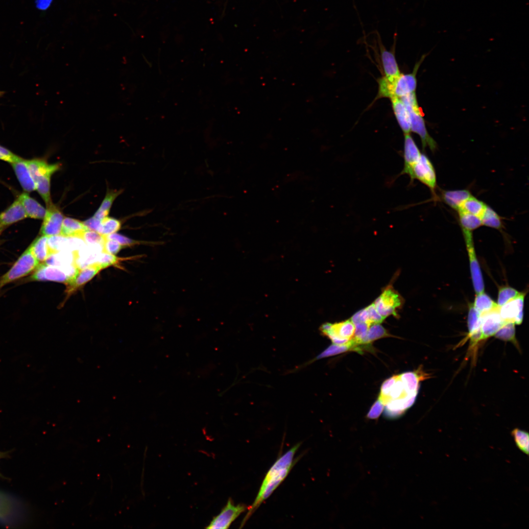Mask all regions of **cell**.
<instances>
[{"mask_svg":"<svg viewBox=\"0 0 529 529\" xmlns=\"http://www.w3.org/2000/svg\"><path fill=\"white\" fill-rule=\"evenodd\" d=\"M301 443H298L280 457L266 474L259 492L253 504L243 520V526L264 501L268 498L274 490L285 480L294 466V456Z\"/></svg>","mask_w":529,"mask_h":529,"instance_id":"cell-1","label":"cell"},{"mask_svg":"<svg viewBox=\"0 0 529 529\" xmlns=\"http://www.w3.org/2000/svg\"><path fill=\"white\" fill-rule=\"evenodd\" d=\"M39 265V261L28 247L12 267L0 277V289L10 282L27 275Z\"/></svg>","mask_w":529,"mask_h":529,"instance_id":"cell-2","label":"cell"},{"mask_svg":"<svg viewBox=\"0 0 529 529\" xmlns=\"http://www.w3.org/2000/svg\"><path fill=\"white\" fill-rule=\"evenodd\" d=\"M404 299L392 286L386 287L373 302L379 313L385 318L392 315L397 316V310L403 305Z\"/></svg>","mask_w":529,"mask_h":529,"instance_id":"cell-3","label":"cell"},{"mask_svg":"<svg viewBox=\"0 0 529 529\" xmlns=\"http://www.w3.org/2000/svg\"><path fill=\"white\" fill-rule=\"evenodd\" d=\"M462 230L469 262L472 282L476 294L484 291L482 274L474 247L472 231Z\"/></svg>","mask_w":529,"mask_h":529,"instance_id":"cell-4","label":"cell"},{"mask_svg":"<svg viewBox=\"0 0 529 529\" xmlns=\"http://www.w3.org/2000/svg\"><path fill=\"white\" fill-rule=\"evenodd\" d=\"M320 330L333 344L344 345L353 337L355 326L350 319L334 324L326 323L321 326Z\"/></svg>","mask_w":529,"mask_h":529,"instance_id":"cell-5","label":"cell"},{"mask_svg":"<svg viewBox=\"0 0 529 529\" xmlns=\"http://www.w3.org/2000/svg\"><path fill=\"white\" fill-rule=\"evenodd\" d=\"M409 176L410 182L414 179L420 181L434 192L436 187V176L434 167L424 154H421L418 161L412 167Z\"/></svg>","mask_w":529,"mask_h":529,"instance_id":"cell-6","label":"cell"},{"mask_svg":"<svg viewBox=\"0 0 529 529\" xmlns=\"http://www.w3.org/2000/svg\"><path fill=\"white\" fill-rule=\"evenodd\" d=\"M381 53L382 63L385 73V77L389 81H394L401 74L395 56V48L397 34L394 35V42L390 50H387L382 44L381 36L377 30H375Z\"/></svg>","mask_w":529,"mask_h":529,"instance_id":"cell-7","label":"cell"},{"mask_svg":"<svg viewBox=\"0 0 529 529\" xmlns=\"http://www.w3.org/2000/svg\"><path fill=\"white\" fill-rule=\"evenodd\" d=\"M247 508V506L243 504L234 505L232 499L230 498L220 513L213 519L206 528L227 529Z\"/></svg>","mask_w":529,"mask_h":529,"instance_id":"cell-8","label":"cell"},{"mask_svg":"<svg viewBox=\"0 0 529 529\" xmlns=\"http://www.w3.org/2000/svg\"><path fill=\"white\" fill-rule=\"evenodd\" d=\"M410 122V131L417 134L420 137L423 148L428 146L434 151L437 147L435 141L428 133L420 107L417 106L408 111Z\"/></svg>","mask_w":529,"mask_h":529,"instance_id":"cell-9","label":"cell"},{"mask_svg":"<svg viewBox=\"0 0 529 529\" xmlns=\"http://www.w3.org/2000/svg\"><path fill=\"white\" fill-rule=\"evenodd\" d=\"M425 57V56L423 55L420 60L416 64L412 73H401L393 82H392L391 98L394 97L401 98L415 92L417 86L416 74Z\"/></svg>","mask_w":529,"mask_h":529,"instance_id":"cell-10","label":"cell"},{"mask_svg":"<svg viewBox=\"0 0 529 529\" xmlns=\"http://www.w3.org/2000/svg\"><path fill=\"white\" fill-rule=\"evenodd\" d=\"M31 277L34 281H51L68 284L71 280L65 266L60 267L47 264H39Z\"/></svg>","mask_w":529,"mask_h":529,"instance_id":"cell-11","label":"cell"},{"mask_svg":"<svg viewBox=\"0 0 529 529\" xmlns=\"http://www.w3.org/2000/svg\"><path fill=\"white\" fill-rule=\"evenodd\" d=\"M526 293L518 296L499 308L501 316L505 322H511L517 325L522 324L524 316V305Z\"/></svg>","mask_w":529,"mask_h":529,"instance_id":"cell-12","label":"cell"},{"mask_svg":"<svg viewBox=\"0 0 529 529\" xmlns=\"http://www.w3.org/2000/svg\"><path fill=\"white\" fill-rule=\"evenodd\" d=\"M40 232L45 236L60 235L63 215L52 203L47 207Z\"/></svg>","mask_w":529,"mask_h":529,"instance_id":"cell-13","label":"cell"},{"mask_svg":"<svg viewBox=\"0 0 529 529\" xmlns=\"http://www.w3.org/2000/svg\"><path fill=\"white\" fill-rule=\"evenodd\" d=\"M499 309L481 315V331L483 340L494 336L506 323L501 316Z\"/></svg>","mask_w":529,"mask_h":529,"instance_id":"cell-14","label":"cell"},{"mask_svg":"<svg viewBox=\"0 0 529 529\" xmlns=\"http://www.w3.org/2000/svg\"><path fill=\"white\" fill-rule=\"evenodd\" d=\"M421 154L410 134H404V168L399 175H409L412 167L419 159Z\"/></svg>","mask_w":529,"mask_h":529,"instance_id":"cell-15","label":"cell"},{"mask_svg":"<svg viewBox=\"0 0 529 529\" xmlns=\"http://www.w3.org/2000/svg\"><path fill=\"white\" fill-rule=\"evenodd\" d=\"M26 217L23 206L17 198L0 214V229L3 230L7 226Z\"/></svg>","mask_w":529,"mask_h":529,"instance_id":"cell-16","label":"cell"},{"mask_svg":"<svg viewBox=\"0 0 529 529\" xmlns=\"http://www.w3.org/2000/svg\"><path fill=\"white\" fill-rule=\"evenodd\" d=\"M416 394H411L406 397L391 400L385 405V414L389 418H395L402 415L414 403Z\"/></svg>","mask_w":529,"mask_h":529,"instance_id":"cell-17","label":"cell"},{"mask_svg":"<svg viewBox=\"0 0 529 529\" xmlns=\"http://www.w3.org/2000/svg\"><path fill=\"white\" fill-rule=\"evenodd\" d=\"M17 178L25 192L36 190V186L25 160L23 158L11 164Z\"/></svg>","mask_w":529,"mask_h":529,"instance_id":"cell-18","label":"cell"},{"mask_svg":"<svg viewBox=\"0 0 529 529\" xmlns=\"http://www.w3.org/2000/svg\"><path fill=\"white\" fill-rule=\"evenodd\" d=\"M406 391L409 394H417L421 381L431 378V376L424 372L421 368L415 372H407L399 375Z\"/></svg>","mask_w":529,"mask_h":529,"instance_id":"cell-19","label":"cell"},{"mask_svg":"<svg viewBox=\"0 0 529 529\" xmlns=\"http://www.w3.org/2000/svg\"><path fill=\"white\" fill-rule=\"evenodd\" d=\"M25 162L33 180L40 176H51L60 168L59 164H50L40 159L25 160Z\"/></svg>","mask_w":529,"mask_h":529,"instance_id":"cell-20","label":"cell"},{"mask_svg":"<svg viewBox=\"0 0 529 529\" xmlns=\"http://www.w3.org/2000/svg\"><path fill=\"white\" fill-rule=\"evenodd\" d=\"M18 198L23 206L27 217L34 219L44 218L46 210L26 192L22 193Z\"/></svg>","mask_w":529,"mask_h":529,"instance_id":"cell-21","label":"cell"},{"mask_svg":"<svg viewBox=\"0 0 529 529\" xmlns=\"http://www.w3.org/2000/svg\"><path fill=\"white\" fill-rule=\"evenodd\" d=\"M392 107L398 123L404 134L409 133L410 122L409 114L400 98H390Z\"/></svg>","mask_w":529,"mask_h":529,"instance_id":"cell-22","label":"cell"},{"mask_svg":"<svg viewBox=\"0 0 529 529\" xmlns=\"http://www.w3.org/2000/svg\"><path fill=\"white\" fill-rule=\"evenodd\" d=\"M102 269L100 265L95 263L80 269L74 279L68 284L67 291L71 292L82 286L92 279Z\"/></svg>","mask_w":529,"mask_h":529,"instance_id":"cell-23","label":"cell"},{"mask_svg":"<svg viewBox=\"0 0 529 529\" xmlns=\"http://www.w3.org/2000/svg\"><path fill=\"white\" fill-rule=\"evenodd\" d=\"M471 195V193L467 190L443 191L441 198L446 204L457 211L462 204Z\"/></svg>","mask_w":529,"mask_h":529,"instance_id":"cell-24","label":"cell"},{"mask_svg":"<svg viewBox=\"0 0 529 529\" xmlns=\"http://www.w3.org/2000/svg\"><path fill=\"white\" fill-rule=\"evenodd\" d=\"M87 230H89L88 229L82 222L72 218L65 217L63 220L60 235L81 238L82 234Z\"/></svg>","mask_w":529,"mask_h":529,"instance_id":"cell-25","label":"cell"},{"mask_svg":"<svg viewBox=\"0 0 529 529\" xmlns=\"http://www.w3.org/2000/svg\"><path fill=\"white\" fill-rule=\"evenodd\" d=\"M350 351H356L360 354L362 353V350L359 345L355 344L351 339L348 343L344 345H337L333 343L317 356L314 360L331 357Z\"/></svg>","mask_w":529,"mask_h":529,"instance_id":"cell-26","label":"cell"},{"mask_svg":"<svg viewBox=\"0 0 529 529\" xmlns=\"http://www.w3.org/2000/svg\"><path fill=\"white\" fill-rule=\"evenodd\" d=\"M48 237L42 235L29 246L31 252L39 261L45 262L51 255L48 244Z\"/></svg>","mask_w":529,"mask_h":529,"instance_id":"cell-27","label":"cell"},{"mask_svg":"<svg viewBox=\"0 0 529 529\" xmlns=\"http://www.w3.org/2000/svg\"><path fill=\"white\" fill-rule=\"evenodd\" d=\"M472 304L481 315L499 309L497 303L484 291L476 294Z\"/></svg>","mask_w":529,"mask_h":529,"instance_id":"cell-28","label":"cell"},{"mask_svg":"<svg viewBox=\"0 0 529 529\" xmlns=\"http://www.w3.org/2000/svg\"><path fill=\"white\" fill-rule=\"evenodd\" d=\"M45 262L47 264L60 267L75 264L74 252L60 251L51 254Z\"/></svg>","mask_w":529,"mask_h":529,"instance_id":"cell-29","label":"cell"},{"mask_svg":"<svg viewBox=\"0 0 529 529\" xmlns=\"http://www.w3.org/2000/svg\"><path fill=\"white\" fill-rule=\"evenodd\" d=\"M481 314L475 308L473 304L470 303L468 307L467 316L468 334L466 340L472 336L481 335Z\"/></svg>","mask_w":529,"mask_h":529,"instance_id":"cell-30","label":"cell"},{"mask_svg":"<svg viewBox=\"0 0 529 529\" xmlns=\"http://www.w3.org/2000/svg\"><path fill=\"white\" fill-rule=\"evenodd\" d=\"M486 206L484 202L471 195L457 211H462L481 217Z\"/></svg>","mask_w":529,"mask_h":529,"instance_id":"cell-31","label":"cell"},{"mask_svg":"<svg viewBox=\"0 0 529 529\" xmlns=\"http://www.w3.org/2000/svg\"><path fill=\"white\" fill-rule=\"evenodd\" d=\"M515 325L514 323L511 322L505 323L494 336L498 339L512 342L520 350L519 345L516 338Z\"/></svg>","mask_w":529,"mask_h":529,"instance_id":"cell-32","label":"cell"},{"mask_svg":"<svg viewBox=\"0 0 529 529\" xmlns=\"http://www.w3.org/2000/svg\"><path fill=\"white\" fill-rule=\"evenodd\" d=\"M391 336L387 331L380 324H374L370 326L365 337L362 340L361 345L368 348L371 343L379 338Z\"/></svg>","mask_w":529,"mask_h":529,"instance_id":"cell-33","label":"cell"},{"mask_svg":"<svg viewBox=\"0 0 529 529\" xmlns=\"http://www.w3.org/2000/svg\"><path fill=\"white\" fill-rule=\"evenodd\" d=\"M480 218L483 225L498 230L503 227L501 217L487 205Z\"/></svg>","mask_w":529,"mask_h":529,"instance_id":"cell-34","label":"cell"},{"mask_svg":"<svg viewBox=\"0 0 529 529\" xmlns=\"http://www.w3.org/2000/svg\"><path fill=\"white\" fill-rule=\"evenodd\" d=\"M121 190H110L108 192L99 208L94 216L101 220L107 216L114 200L121 192Z\"/></svg>","mask_w":529,"mask_h":529,"instance_id":"cell-35","label":"cell"},{"mask_svg":"<svg viewBox=\"0 0 529 529\" xmlns=\"http://www.w3.org/2000/svg\"><path fill=\"white\" fill-rule=\"evenodd\" d=\"M461 229L473 231L482 225L480 217L462 211H457Z\"/></svg>","mask_w":529,"mask_h":529,"instance_id":"cell-36","label":"cell"},{"mask_svg":"<svg viewBox=\"0 0 529 529\" xmlns=\"http://www.w3.org/2000/svg\"><path fill=\"white\" fill-rule=\"evenodd\" d=\"M517 447L523 453L529 454V434L528 432L515 428L511 433Z\"/></svg>","mask_w":529,"mask_h":529,"instance_id":"cell-37","label":"cell"},{"mask_svg":"<svg viewBox=\"0 0 529 529\" xmlns=\"http://www.w3.org/2000/svg\"><path fill=\"white\" fill-rule=\"evenodd\" d=\"M521 293V292H519L515 289L509 286L500 287L498 290V299L496 303L500 308L507 302L518 296Z\"/></svg>","mask_w":529,"mask_h":529,"instance_id":"cell-38","label":"cell"},{"mask_svg":"<svg viewBox=\"0 0 529 529\" xmlns=\"http://www.w3.org/2000/svg\"><path fill=\"white\" fill-rule=\"evenodd\" d=\"M120 227L121 223L120 220L106 216L101 220V226L99 233L106 236L118 231Z\"/></svg>","mask_w":529,"mask_h":529,"instance_id":"cell-39","label":"cell"},{"mask_svg":"<svg viewBox=\"0 0 529 529\" xmlns=\"http://www.w3.org/2000/svg\"><path fill=\"white\" fill-rule=\"evenodd\" d=\"M409 394H411L409 393L406 391L405 386L398 375L397 380L392 386L387 395L385 404L391 400L403 398Z\"/></svg>","mask_w":529,"mask_h":529,"instance_id":"cell-40","label":"cell"},{"mask_svg":"<svg viewBox=\"0 0 529 529\" xmlns=\"http://www.w3.org/2000/svg\"><path fill=\"white\" fill-rule=\"evenodd\" d=\"M81 238L83 240L87 245L102 244L105 240V237L99 233L91 230H87L84 232Z\"/></svg>","mask_w":529,"mask_h":529,"instance_id":"cell-41","label":"cell"},{"mask_svg":"<svg viewBox=\"0 0 529 529\" xmlns=\"http://www.w3.org/2000/svg\"><path fill=\"white\" fill-rule=\"evenodd\" d=\"M355 325V330L352 338L353 341L357 345H361V342L365 337L370 325L364 322H359Z\"/></svg>","mask_w":529,"mask_h":529,"instance_id":"cell-42","label":"cell"},{"mask_svg":"<svg viewBox=\"0 0 529 529\" xmlns=\"http://www.w3.org/2000/svg\"><path fill=\"white\" fill-rule=\"evenodd\" d=\"M120 259L115 255L105 252H101L98 255L96 263L102 268L117 264Z\"/></svg>","mask_w":529,"mask_h":529,"instance_id":"cell-43","label":"cell"},{"mask_svg":"<svg viewBox=\"0 0 529 529\" xmlns=\"http://www.w3.org/2000/svg\"><path fill=\"white\" fill-rule=\"evenodd\" d=\"M398 375L393 376L386 380L382 384L381 387L380 394L379 399L385 405L387 395L391 390L392 386L398 378Z\"/></svg>","mask_w":529,"mask_h":529,"instance_id":"cell-44","label":"cell"},{"mask_svg":"<svg viewBox=\"0 0 529 529\" xmlns=\"http://www.w3.org/2000/svg\"><path fill=\"white\" fill-rule=\"evenodd\" d=\"M365 309L367 314L369 323L371 325L374 324H380L385 319L377 312L373 303Z\"/></svg>","mask_w":529,"mask_h":529,"instance_id":"cell-45","label":"cell"},{"mask_svg":"<svg viewBox=\"0 0 529 529\" xmlns=\"http://www.w3.org/2000/svg\"><path fill=\"white\" fill-rule=\"evenodd\" d=\"M122 247H123V246L117 241L107 239L105 237V240L103 245V252L113 255L116 254L119 252L122 248Z\"/></svg>","mask_w":529,"mask_h":529,"instance_id":"cell-46","label":"cell"},{"mask_svg":"<svg viewBox=\"0 0 529 529\" xmlns=\"http://www.w3.org/2000/svg\"><path fill=\"white\" fill-rule=\"evenodd\" d=\"M22 159V158L15 154L8 149L0 145V160L12 164Z\"/></svg>","mask_w":529,"mask_h":529,"instance_id":"cell-47","label":"cell"},{"mask_svg":"<svg viewBox=\"0 0 529 529\" xmlns=\"http://www.w3.org/2000/svg\"><path fill=\"white\" fill-rule=\"evenodd\" d=\"M384 406L380 399H377L371 407L367 414V417L371 419L378 418L383 411Z\"/></svg>","mask_w":529,"mask_h":529,"instance_id":"cell-48","label":"cell"},{"mask_svg":"<svg viewBox=\"0 0 529 529\" xmlns=\"http://www.w3.org/2000/svg\"><path fill=\"white\" fill-rule=\"evenodd\" d=\"M83 223L89 230L96 231L99 233L101 226V220L93 216Z\"/></svg>","mask_w":529,"mask_h":529,"instance_id":"cell-49","label":"cell"},{"mask_svg":"<svg viewBox=\"0 0 529 529\" xmlns=\"http://www.w3.org/2000/svg\"><path fill=\"white\" fill-rule=\"evenodd\" d=\"M50 0H39L38 1V5L40 8H44L47 7L48 4L49 3Z\"/></svg>","mask_w":529,"mask_h":529,"instance_id":"cell-50","label":"cell"},{"mask_svg":"<svg viewBox=\"0 0 529 529\" xmlns=\"http://www.w3.org/2000/svg\"><path fill=\"white\" fill-rule=\"evenodd\" d=\"M4 455H4V454L3 453L0 452V458H2V457H4Z\"/></svg>","mask_w":529,"mask_h":529,"instance_id":"cell-51","label":"cell"},{"mask_svg":"<svg viewBox=\"0 0 529 529\" xmlns=\"http://www.w3.org/2000/svg\"><path fill=\"white\" fill-rule=\"evenodd\" d=\"M4 92L3 91H0V97L4 95Z\"/></svg>","mask_w":529,"mask_h":529,"instance_id":"cell-52","label":"cell"},{"mask_svg":"<svg viewBox=\"0 0 529 529\" xmlns=\"http://www.w3.org/2000/svg\"><path fill=\"white\" fill-rule=\"evenodd\" d=\"M2 231H3V230H2V229H0V234H1V233L2 232Z\"/></svg>","mask_w":529,"mask_h":529,"instance_id":"cell-53","label":"cell"}]
</instances>
